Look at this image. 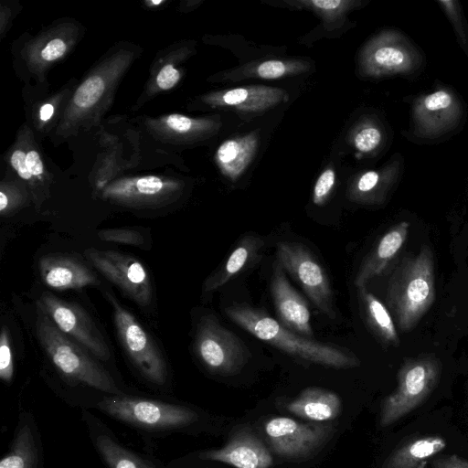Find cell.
<instances>
[{"label": "cell", "instance_id": "cell-16", "mask_svg": "<svg viewBox=\"0 0 468 468\" xmlns=\"http://www.w3.org/2000/svg\"><path fill=\"white\" fill-rule=\"evenodd\" d=\"M0 468H45L42 436L31 410L18 407L16 424Z\"/></svg>", "mask_w": 468, "mask_h": 468}, {"label": "cell", "instance_id": "cell-28", "mask_svg": "<svg viewBox=\"0 0 468 468\" xmlns=\"http://www.w3.org/2000/svg\"><path fill=\"white\" fill-rule=\"evenodd\" d=\"M100 239L109 242L141 246L144 238L141 232L130 228L104 229L97 232Z\"/></svg>", "mask_w": 468, "mask_h": 468}, {"label": "cell", "instance_id": "cell-21", "mask_svg": "<svg viewBox=\"0 0 468 468\" xmlns=\"http://www.w3.org/2000/svg\"><path fill=\"white\" fill-rule=\"evenodd\" d=\"M263 245V240L258 236L243 237L223 265L205 281L203 291L212 292L218 290L246 268L251 266L259 260Z\"/></svg>", "mask_w": 468, "mask_h": 468}, {"label": "cell", "instance_id": "cell-10", "mask_svg": "<svg viewBox=\"0 0 468 468\" xmlns=\"http://www.w3.org/2000/svg\"><path fill=\"white\" fill-rule=\"evenodd\" d=\"M271 450L286 459H303L319 451L335 429L324 422H301L287 417L269 419L263 425Z\"/></svg>", "mask_w": 468, "mask_h": 468}, {"label": "cell", "instance_id": "cell-35", "mask_svg": "<svg viewBox=\"0 0 468 468\" xmlns=\"http://www.w3.org/2000/svg\"><path fill=\"white\" fill-rule=\"evenodd\" d=\"M179 72L172 65L165 66L157 75V85L163 90L172 88L179 80Z\"/></svg>", "mask_w": 468, "mask_h": 468}, {"label": "cell", "instance_id": "cell-22", "mask_svg": "<svg viewBox=\"0 0 468 468\" xmlns=\"http://www.w3.org/2000/svg\"><path fill=\"white\" fill-rule=\"evenodd\" d=\"M216 104L227 105L240 111L261 112L283 101L286 97L282 90L250 86L232 89L217 94Z\"/></svg>", "mask_w": 468, "mask_h": 468}, {"label": "cell", "instance_id": "cell-26", "mask_svg": "<svg viewBox=\"0 0 468 468\" xmlns=\"http://www.w3.org/2000/svg\"><path fill=\"white\" fill-rule=\"evenodd\" d=\"M104 82L99 76H91L85 80L74 95V103L80 108L94 105L102 95Z\"/></svg>", "mask_w": 468, "mask_h": 468}, {"label": "cell", "instance_id": "cell-37", "mask_svg": "<svg viewBox=\"0 0 468 468\" xmlns=\"http://www.w3.org/2000/svg\"><path fill=\"white\" fill-rule=\"evenodd\" d=\"M432 468H468V461L457 455L442 456L432 461Z\"/></svg>", "mask_w": 468, "mask_h": 468}, {"label": "cell", "instance_id": "cell-33", "mask_svg": "<svg viewBox=\"0 0 468 468\" xmlns=\"http://www.w3.org/2000/svg\"><path fill=\"white\" fill-rule=\"evenodd\" d=\"M335 172L328 168L324 171L317 179L314 189V203L316 205L323 204L335 184Z\"/></svg>", "mask_w": 468, "mask_h": 468}, {"label": "cell", "instance_id": "cell-43", "mask_svg": "<svg viewBox=\"0 0 468 468\" xmlns=\"http://www.w3.org/2000/svg\"><path fill=\"white\" fill-rule=\"evenodd\" d=\"M53 112H54V108L51 104L47 103V104L43 105L41 107L40 112H39L40 119L42 121H48L52 116Z\"/></svg>", "mask_w": 468, "mask_h": 468}, {"label": "cell", "instance_id": "cell-17", "mask_svg": "<svg viewBox=\"0 0 468 468\" xmlns=\"http://www.w3.org/2000/svg\"><path fill=\"white\" fill-rule=\"evenodd\" d=\"M271 292L278 321L291 331L311 338L314 333L307 303L291 285L278 261L273 265Z\"/></svg>", "mask_w": 468, "mask_h": 468}, {"label": "cell", "instance_id": "cell-42", "mask_svg": "<svg viewBox=\"0 0 468 468\" xmlns=\"http://www.w3.org/2000/svg\"><path fill=\"white\" fill-rule=\"evenodd\" d=\"M167 468H207V467H197L190 465V463L185 462L181 458L170 461L166 463Z\"/></svg>", "mask_w": 468, "mask_h": 468}, {"label": "cell", "instance_id": "cell-19", "mask_svg": "<svg viewBox=\"0 0 468 468\" xmlns=\"http://www.w3.org/2000/svg\"><path fill=\"white\" fill-rule=\"evenodd\" d=\"M38 267L43 282L56 290L99 284L96 274L83 262L70 256L46 255L39 260Z\"/></svg>", "mask_w": 468, "mask_h": 468}, {"label": "cell", "instance_id": "cell-27", "mask_svg": "<svg viewBox=\"0 0 468 468\" xmlns=\"http://www.w3.org/2000/svg\"><path fill=\"white\" fill-rule=\"evenodd\" d=\"M15 367L9 331L3 326L0 335V378L5 385H10L14 378Z\"/></svg>", "mask_w": 468, "mask_h": 468}, {"label": "cell", "instance_id": "cell-44", "mask_svg": "<svg viewBox=\"0 0 468 468\" xmlns=\"http://www.w3.org/2000/svg\"><path fill=\"white\" fill-rule=\"evenodd\" d=\"M162 1L159 0V1H153L154 4H160Z\"/></svg>", "mask_w": 468, "mask_h": 468}, {"label": "cell", "instance_id": "cell-12", "mask_svg": "<svg viewBox=\"0 0 468 468\" xmlns=\"http://www.w3.org/2000/svg\"><path fill=\"white\" fill-rule=\"evenodd\" d=\"M364 68L376 77L410 75L423 64V57L417 47L402 33L385 31L367 45L364 52Z\"/></svg>", "mask_w": 468, "mask_h": 468}, {"label": "cell", "instance_id": "cell-14", "mask_svg": "<svg viewBox=\"0 0 468 468\" xmlns=\"http://www.w3.org/2000/svg\"><path fill=\"white\" fill-rule=\"evenodd\" d=\"M89 440L105 468H167L166 463L123 443L113 431L90 410H80Z\"/></svg>", "mask_w": 468, "mask_h": 468}, {"label": "cell", "instance_id": "cell-7", "mask_svg": "<svg viewBox=\"0 0 468 468\" xmlns=\"http://www.w3.org/2000/svg\"><path fill=\"white\" fill-rule=\"evenodd\" d=\"M194 350L205 368L219 376L239 373L250 357V350L241 339L224 327L213 314L199 319Z\"/></svg>", "mask_w": 468, "mask_h": 468}, {"label": "cell", "instance_id": "cell-40", "mask_svg": "<svg viewBox=\"0 0 468 468\" xmlns=\"http://www.w3.org/2000/svg\"><path fill=\"white\" fill-rule=\"evenodd\" d=\"M167 124L176 132L185 133L191 129L192 121L184 115L173 114L168 116Z\"/></svg>", "mask_w": 468, "mask_h": 468}, {"label": "cell", "instance_id": "cell-24", "mask_svg": "<svg viewBox=\"0 0 468 468\" xmlns=\"http://www.w3.org/2000/svg\"><path fill=\"white\" fill-rule=\"evenodd\" d=\"M357 291L363 315L371 332L383 345L397 346L399 344V335L386 306L366 287Z\"/></svg>", "mask_w": 468, "mask_h": 468}, {"label": "cell", "instance_id": "cell-8", "mask_svg": "<svg viewBox=\"0 0 468 468\" xmlns=\"http://www.w3.org/2000/svg\"><path fill=\"white\" fill-rule=\"evenodd\" d=\"M277 261L302 286L314 305L330 319L336 317L334 292L325 270L303 244H277Z\"/></svg>", "mask_w": 468, "mask_h": 468}, {"label": "cell", "instance_id": "cell-1", "mask_svg": "<svg viewBox=\"0 0 468 468\" xmlns=\"http://www.w3.org/2000/svg\"><path fill=\"white\" fill-rule=\"evenodd\" d=\"M37 336L62 383L58 394L70 407L92 410L107 396L135 393L44 314L37 322Z\"/></svg>", "mask_w": 468, "mask_h": 468}, {"label": "cell", "instance_id": "cell-36", "mask_svg": "<svg viewBox=\"0 0 468 468\" xmlns=\"http://www.w3.org/2000/svg\"><path fill=\"white\" fill-rule=\"evenodd\" d=\"M66 50V44L60 38L52 39L48 43L41 52L45 60H54L63 55Z\"/></svg>", "mask_w": 468, "mask_h": 468}, {"label": "cell", "instance_id": "cell-13", "mask_svg": "<svg viewBox=\"0 0 468 468\" xmlns=\"http://www.w3.org/2000/svg\"><path fill=\"white\" fill-rule=\"evenodd\" d=\"M459 97L450 89H438L418 98L412 106V133L434 140L453 132L463 117Z\"/></svg>", "mask_w": 468, "mask_h": 468}, {"label": "cell", "instance_id": "cell-3", "mask_svg": "<svg viewBox=\"0 0 468 468\" xmlns=\"http://www.w3.org/2000/svg\"><path fill=\"white\" fill-rule=\"evenodd\" d=\"M225 313L256 338L296 359L337 369L360 365V360L350 350L296 334L261 309L234 304L228 306Z\"/></svg>", "mask_w": 468, "mask_h": 468}, {"label": "cell", "instance_id": "cell-11", "mask_svg": "<svg viewBox=\"0 0 468 468\" xmlns=\"http://www.w3.org/2000/svg\"><path fill=\"white\" fill-rule=\"evenodd\" d=\"M84 256L99 272L136 304L143 307L150 304L153 297L151 279L137 259L116 250L93 248L85 250Z\"/></svg>", "mask_w": 468, "mask_h": 468}, {"label": "cell", "instance_id": "cell-23", "mask_svg": "<svg viewBox=\"0 0 468 468\" xmlns=\"http://www.w3.org/2000/svg\"><path fill=\"white\" fill-rule=\"evenodd\" d=\"M446 447L440 436H423L406 441L384 462L382 468H424L427 461Z\"/></svg>", "mask_w": 468, "mask_h": 468}, {"label": "cell", "instance_id": "cell-30", "mask_svg": "<svg viewBox=\"0 0 468 468\" xmlns=\"http://www.w3.org/2000/svg\"><path fill=\"white\" fill-rule=\"evenodd\" d=\"M295 63H285L281 60H268L260 64L257 68V74L263 79H277L289 73H295L302 70Z\"/></svg>", "mask_w": 468, "mask_h": 468}, {"label": "cell", "instance_id": "cell-34", "mask_svg": "<svg viewBox=\"0 0 468 468\" xmlns=\"http://www.w3.org/2000/svg\"><path fill=\"white\" fill-rule=\"evenodd\" d=\"M163 181L156 176H145L138 179L135 183V192L143 197H154L162 192Z\"/></svg>", "mask_w": 468, "mask_h": 468}, {"label": "cell", "instance_id": "cell-32", "mask_svg": "<svg viewBox=\"0 0 468 468\" xmlns=\"http://www.w3.org/2000/svg\"><path fill=\"white\" fill-rule=\"evenodd\" d=\"M382 140L380 130L373 125H367L360 129L354 138V144L357 150L363 153L376 149Z\"/></svg>", "mask_w": 468, "mask_h": 468}, {"label": "cell", "instance_id": "cell-4", "mask_svg": "<svg viewBox=\"0 0 468 468\" xmlns=\"http://www.w3.org/2000/svg\"><path fill=\"white\" fill-rule=\"evenodd\" d=\"M435 300L434 258L422 245L415 256L401 261L388 280L387 303L400 330L411 331Z\"/></svg>", "mask_w": 468, "mask_h": 468}, {"label": "cell", "instance_id": "cell-2", "mask_svg": "<svg viewBox=\"0 0 468 468\" xmlns=\"http://www.w3.org/2000/svg\"><path fill=\"white\" fill-rule=\"evenodd\" d=\"M93 410L154 439L191 433L204 421L203 413L193 406L140 393L107 396Z\"/></svg>", "mask_w": 468, "mask_h": 468}, {"label": "cell", "instance_id": "cell-38", "mask_svg": "<svg viewBox=\"0 0 468 468\" xmlns=\"http://www.w3.org/2000/svg\"><path fill=\"white\" fill-rule=\"evenodd\" d=\"M11 164L19 176L23 179L27 180L32 176L27 165V154L23 151L16 150L13 153L11 156Z\"/></svg>", "mask_w": 468, "mask_h": 468}, {"label": "cell", "instance_id": "cell-41", "mask_svg": "<svg viewBox=\"0 0 468 468\" xmlns=\"http://www.w3.org/2000/svg\"><path fill=\"white\" fill-rule=\"evenodd\" d=\"M27 165L32 176H39L43 173V164L36 151H29L27 154Z\"/></svg>", "mask_w": 468, "mask_h": 468}, {"label": "cell", "instance_id": "cell-25", "mask_svg": "<svg viewBox=\"0 0 468 468\" xmlns=\"http://www.w3.org/2000/svg\"><path fill=\"white\" fill-rule=\"evenodd\" d=\"M257 147L254 134L224 142L217 152V159L222 172L236 179L251 161Z\"/></svg>", "mask_w": 468, "mask_h": 468}, {"label": "cell", "instance_id": "cell-9", "mask_svg": "<svg viewBox=\"0 0 468 468\" xmlns=\"http://www.w3.org/2000/svg\"><path fill=\"white\" fill-rule=\"evenodd\" d=\"M42 314L65 335L76 341L99 361L111 358L110 348L89 314L78 303L44 292L37 302Z\"/></svg>", "mask_w": 468, "mask_h": 468}, {"label": "cell", "instance_id": "cell-20", "mask_svg": "<svg viewBox=\"0 0 468 468\" xmlns=\"http://www.w3.org/2000/svg\"><path fill=\"white\" fill-rule=\"evenodd\" d=\"M286 409L291 413L313 422L335 420L342 410L339 396L328 389L309 387L295 399L290 400Z\"/></svg>", "mask_w": 468, "mask_h": 468}, {"label": "cell", "instance_id": "cell-15", "mask_svg": "<svg viewBox=\"0 0 468 468\" xmlns=\"http://www.w3.org/2000/svg\"><path fill=\"white\" fill-rule=\"evenodd\" d=\"M186 457L202 462H219L235 468H270L273 463L269 449L247 428L235 432L219 449L201 451Z\"/></svg>", "mask_w": 468, "mask_h": 468}, {"label": "cell", "instance_id": "cell-6", "mask_svg": "<svg viewBox=\"0 0 468 468\" xmlns=\"http://www.w3.org/2000/svg\"><path fill=\"white\" fill-rule=\"evenodd\" d=\"M441 363L434 355L407 358L398 372V386L383 401L380 425L387 427L420 405L437 387Z\"/></svg>", "mask_w": 468, "mask_h": 468}, {"label": "cell", "instance_id": "cell-5", "mask_svg": "<svg viewBox=\"0 0 468 468\" xmlns=\"http://www.w3.org/2000/svg\"><path fill=\"white\" fill-rule=\"evenodd\" d=\"M106 295L112 306L118 337L130 362L144 381L160 392H167L171 378L162 352L133 314L113 295Z\"/></svg>", "mask_w": 468, "mask_h": 468}, {"label": "cell", "instance_id": "cell-31", "mask_svg": "<svg viewBox=\"0 0 468 468\" xmlns=\"http://www.w3.org/2000/svg\"><path fill=\"white\" fill-rule=\"evenodd\" d=\"M380 184V175L376 171H368L363 174L357 181L356 191L359 199L367 201H378V186Z\"/></svg>", "mask_w": 468, "mask_h": 468}, {"label": "cell", "instance_id": "cell-18", "mask_svg": "<svg viewBox=\"0 0 468 468\" xmlns=\"http://www.w3.org/2000/svg\"><path fill=\"white\" fill-rule=\"evenodd\" d=\"M410 224L400 221L389 228L364 259L354 280L356 287L362 288L375 277L381 275L395 261L403 248Z\"/></svg>", "mask_w": 468, "mask_h": 468}, {"label": "cell", "instance_id": "cell-39", "mask_svg": "<svg viewBox=\"0 0 468 468\" xmlns=\"http://www.w3.org/2000/svg\"><path fill=\"white\" fill-rule=\"evenodd\" d=\"M306 3L323 12L338 11L349 4V2L342 0H312Z\"/></svg>", "mask_w": 468, "mask_h": 468}, {"label": "cell", "instance_id": "cell-29", "mask_svg": "<svg viewBox=\"0 0 468 468\" xmlns=\"http://www.w3.org/2000/svg\"><path fill=\"white\" fill-rule=\"evenodd\" d=\"M438 4L441 5L444 13L449 17L452 24L455 32L458 36L460 42L463 48L466 49L468 47V28L465 24L462 9L460 8L459 3L456 1H439Z\"/></svg>", "mask_w": 468, "mask_h": 468}]
</instances>
